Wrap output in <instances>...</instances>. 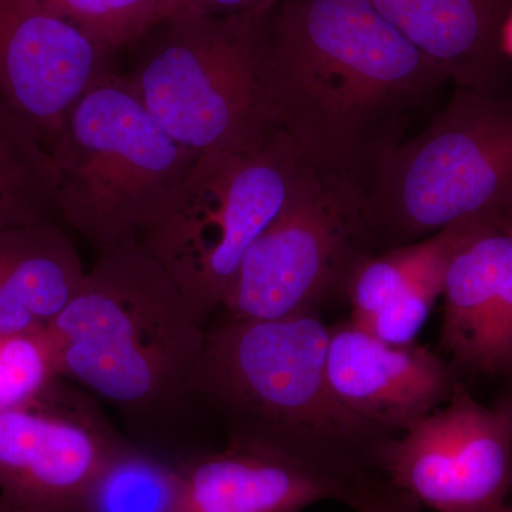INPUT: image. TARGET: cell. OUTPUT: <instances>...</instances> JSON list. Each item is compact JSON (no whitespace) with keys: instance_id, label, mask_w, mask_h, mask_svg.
<instances>
[{"instance_id":"obj_1","label":"cell","mask_w":512,"mask_h":512,"mask_svg":"<svg viewBox=\"0 0 512 512\" xmlns=\"http://www.w3.org/2000/svg\"><path fill=\"white\" fill-rule=\"evenodd\" d=\"M264 77L275 127L360 191L448 80L370 0H281L266 18Z\"/></svg>"},{"instance_id":"obj_2","label":"cell","mask_w":512,"mask_h":512,"mask_svg":"<svg viewBox=\"0 0 512 512\" xmlns=\"http://www.w3.org/2000/svg\"><path fill=\"white\" fill-rule=\"evenodd\" d=\"M330 328L319 312L220 320L207 329L195 382L228 443L264 448L348 485L362 497L384 477L392 434L336 399L326 376Z\"/></svg>"},{"instance_id":"obj_3","label":"cell","mask_w":512,"mask_h":512,"mask_svg":"<svg viewBox=\"0 0 512 512\" xmlns=\"http://www.w3.org/2000/svg\"><path fill=\"white\" fill-rule=\"evenodd\" d=\"M47 330L60 377L127 416H163L195 399L207 328L137 238L100 251Z\"/></svg>"},{"instance_id":"obj_4","label":"cell","mask_w":512,"mask_h":512,"mask_svg":"<svg viewBox=\"0 0 512 512\" xmlns=\"http://www.w3.org/2000/svg\"><path fill=\"white\" fill-rule=\"evenodd\" d=\"M362 200L376 244L390 248L464 221L504 228L512 218V104L458 87L426 130L384 154Z\"/></svg>"},{"instance_id":"obj_5","label":"cell","mask_w":512,"mask_h":512,"mask_svg":"<svg viewBox=\"0 0 512 512\" xmlns=\"http://www.w3.org/2000/svg\"><path fill=\"white\" fill-rule=\"evenodd\" d=\"M49 153L57 215L99 251L137 238L200 156L164 130L116 70L74 104Z\"/></svg>"},{"instance_id":"obj_6","label":"cell","mask_w":512,"mask_h":512,"mask_svg":"<svg viewBox=\"0 0 512 512\" xmlns=\"http://www.w3.org/2000/svg\"><path fill=\"white\" fill-rule=\"evenodd\" d=\"M268 15L185 9L134 43L136 59L123 74L181 146L248 150L278 130L264 77Z\"/></svg>"},{"instance_id":"obj_7","label":"cell","mask_w":512,"mask_h":512,"mask_svg":"<svg viewBox=\"0 0 512 512\" xmlns=\"http://www.w3.org/2000/svg\"><path fill=\"white\" fill-rule=\"evenodd\" d=\"M308 163L281 130L248 150L205 151L138 235L202 325L220 309L242 259L284 210Z\"/></svg>"},{"instance_id":"obj_8","label":"cell","mask_w":512,"mask_h":512,"mask_svg":"<svg viewBox=\"0 0 512 512\" xmlns=\"http://www.w3.org/2000/svg\"><path fill=\"white\" fill-rule=\"evenodd\" d=\"M375 238L362 191L309 161L284 210L242 259L220 309L221 320H276L319 312L345 293Z\"/></svg>"},{"instance_id":"obj_9","label":"cell","mask_w":512,"mask_h":512,"mask_svg":"<svg viewBox=\"0 0 512 512\" xmlns=\"http://www.w3.org/2000/svg\"><path fill=\"white\" fill-rule=\"evenodd\" d=\"M128 444L86 390L59 377L32 402L0 412V501L6 512H89Z\"/></svg>"},{"instance_id":"obj_10","label":"cell","mask_w":512,"mask_h":512,"mask_svg":"<svg viewBox=\"0 0 512 512\" xmlns=\"http://www.w3.org/2000/svg\"><path fill=\"white\" fill-rule=\"evenodd\" d=\"M384 477L436 512H500L512 487V417L460 383L384 451Z\"/></svg>"},{"instance_id":"obj_11","label":"cell","mask_w":512,"mask_h":512,"mask_svg":"<svg viewBox=\"0 0 512 512\" xmlns=\"http://www.w3.org/2000/svg\"><path fill=\"white\" fill-rule=\"evenodd\" d=\"M113 55L45 0H0V100L47 150L74 104L114 70Z\"/></svg>"},{"instance_id":"obj_12","label":"cell","mask_w":512,"mask_h":512,"mask_svg":"<svg viewBox=\"0 0 512 512\" xmlns=\"http://www.w3.org/2000/svg\"><path fill=\"white\" fill-rule=\"evenodd\" d=\"M326 376L346 409L392 436L440 409L460 386L429 348L387 345L350 320L330 328Z\"/></svg>"},{"instance_id":"obj_13","label":"cell","mask_w":512,"mask_h":512,"mask_svg":"<svg viewBox=\"0 0 512 512\" xmlns=\"http://www.w3.org/2000/svg\"><path fill=\"white\" fill-rule=\"evenodd\" d=\"M441 346L461 369L512 377V235L488 225L448 264Z\"/></svg>"},{"instance_id":"obj_14","label":"cell","mask_w":512,"mask_h":512,"mask_svg":"<svg viewBox=\"0 0 512 512\" xmlns=\"http://www.w3.org/2000/svg\"><path fill=\"white\" fill-rule=\"evenodd\" d=\"M360 495L292 458L242 444L202 453L177 466L173 512H302Z\"/></svg>"},{"instance_id":"obj_15","label":"cell","mask_w":512,"mask_h":512,"mask_svg":"<svg viewBox=\"0 0 512 512\" xmlns=\"http://www.w3.org/2000/svg\"><path fill=\"white\" fill-rule=\"evenodd\" d=\"M458 87L488 89L512 0H370Z\"/></svg>"},{"instance_id":"obj_16","label":"cell","mask_w":512,"mask_h":512,"mask_svg":"<svg viewBox=\"0 0 512 512\" xmlns=\"http://www.w3.org/2000/svg\"><path fill=\"white\" fill-rule=\"evenodd\" d=\"M82 256L55 220L0 232V335L46 329L74 298Z\"/></svg>"},{"instance_id":"obj_17","label":"cell","mask_w":512,"mask_h":512,"mask_svg":"<svg viewBox=\"0 0 512 512\" xmlns=\"http://www.w3.org/2000/svg\"><path fill=\"white\" fill-rule=\"evenodd\" d=\"M56 171L35 131L0 100V232L55 220Z\"/></svg>"},{"instance_id":"obj_18","label":"cell","mask_w":512,"mask_h":512,"mask_svg":"<svg viewBox=\"0 0 512 512\" xmlns=\"http://www.w3.org/2000/svg\"><path fill=\"white\" fill-rule=\"evenodd\" d=\"M493 221L471 220L443 229L426 239L403 247L390 248L363 262L350 282L348 296L353 323L370 315L406 292L431 269L450 261L474 235Z\"/></svg>"},{"instance_id":"obj_19","label":"cell","mask_w":512,"mask_h":512,"mask_svg":"<svg viewBox=\"0 0 512 512\" xmlns=\"http://www.w3.org/2000/svg\"><path fill=\"white\" fill-rule=\"evenodd\" d=\"M177 466L128 444L94 490L89 512H173Z\"/></svg>"},{"instance_id":"obj_20","label":"cell","mask_w":512,"mask_h":512,"mask_svg":"<svg viewBox=\"0 0 512 512\" xmlns=\"http://www.w3.org/2000/svg\"><path fill=\"white\" fill-rule=\"evenodd\" d=\"M57 16L103 49L134 45L181 10V0H45Z\"/></svg>"},{"instance_id":"obj_21","label":"cell","mask_w":512,"mask_h":512,"mask_svg":"<svg viewBox=\"0 0 512 512\" xmlns=\"http://www.w3.org/2000/svg\"><path fill=\"white\" fill-rule=\"evenodd\" d=\"M60 377L49 330L0 335V412L25 406Z\"/></svg>"},{"instance_id":"obj_22","label":"cell","mask_w":512,"mask_h":512,"mask_svg":"<svg viewBox=\"0 0 512 512\" xmlns=\"http://www.w3.org/2000/svg\"><path fill=\"white\" fill-rule=\"evenodd\" d=\"M450 261L431 269L402 295L355 325L387 345H413L437 299L443 296Z\"/></svg>"},{"instance_id":"obj_23","label":"cell","mask_w":512,"mask_h":512,"mask_svg":"<svg viewBox=\"0 0 512 512\" xmlns=\"http://www.w3.org/2000/svg\"><path fill=\"white\" fill-rule=\"evenodd\" d=\"M421 505L397 490L389 481H382L362 495L353 507L356 512H420Z\"/></svg>"},{"instance_id":"obj_24","label":"cell","mask_w":512,"mask_h":512,"mask_svg":"<svg viewBox=\"0 0 512 512\" xmlns=\"http://www.w3.org/2000/svg\"><path fill=\"white\" fill-rule=\"evenodd\" d=\"M281 0H181L185 9L201 10L215 16L268 15Z\"/></svg>"},{"instance_id":"obj_25","label":"cell","mask_w":512,"mask_h":512,"mask_svg":"<svg viewBox=\"0 0 512 512\" xmlns=\"http://www.w3.org/2000/svg\"><path fill=\"white\" fill-rule=\"evenodd\" d=\"M501 52L512 57V8L504 20L503 29H501Z\"/></svg>"},{"instance_id":"obj_26","label":"cell","mask_w":512,"mask_h":512,"mask_svg":"<svg viewBox=\"0 0 512 512\" xmlns=\"http://www.w3.org/2000/svg\"><path fill=\"white\" fill-rule=\"evenodd\" d=\"M510 379V387H508L507 392H505L503 399H501L500 402L497 403V406L501 407V409H504L505 412L510 414V416L512 417V377H510Z\"/></svg>"},{"instance_id":"obj_27","label":"cell","mask_w":512,"mask_h":512,"mask_svg":"<svg viewBox=\"0 0 512 512\" xmlns=\"http://www.w3.org/2000/svg\"><path fill=\"white\" fill-rule=\"evenodd\" d=\"M504 229H505V231L510 232V234L512 235V218L510 221H508V224L505 225Z\"/></svg>"},{"instance_id":"obj_28","label":"cell","mask_w":512,"mask_h":512,"mask_svg":"<svg viewBox=\"0 0 512 512\" xmlns=\"http://www.w3.org/2000/svg\"><path fill=\"white\" fill-rule=\"evenodd\" d=\"M0 512H6L5 507H3L2 501H0Z\"/></svg>"},{"instance_id":"obj_29","label":"cell","mask_w":512,"mask_h":512,"mask_svg":"<svg viewBox=\"0 0 512 512\" xmlns=\"http://www.w3.org/2000/svg\"><path fill=\"white\" fill-rule=\"evenodd\" d=\"M500 512H512V510H507V508L504 507Z\"/></svg>"}]
</instances>
